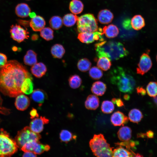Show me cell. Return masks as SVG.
Returning <instances> with one entry per match:
<instances>
[{
	"instance_id": "obj_2",
	"label": "cell",
	"mask_w": 157,
	"mask_h": 157,
	"mask_svg": "<svg viewBox=\"0 0 157 157\" xmlns=\"http://www.w3.org/2000/svg\"><path fill=\"white\" fill-rule=\"evenodd\" d=\"M95 47L98 57L106 56L111 60H118L129 53L124 45L119 42L103 41L96 44Z\"/></svg>"
},
{
	"instance_id": "obj_4",
	"label": "cell",
	"mask_w": 157,
	"mask_h": 157,
	"mask_svg": "<svg viewBox=\"0 0 157 157\" xmlns=\"http://www.w3.org/2000/svg\"><path fill=\"white\" fill-rule=\"evenodd\" d=\"M89 146L93 154L97 157H112L113 148L102 134H94L90 141Z\"/></svg>"
},
{
	"instance_id": "obj_46",
	"label": "cell",
	"mask_w": 157,
	"mask_h": 157,
	"mask_svg": "<svg viewBox=\"0 0 157 157\" xmlns=\"http://www.w3.org/2000/svg\"><path fill=\"white\" fill-rule=\"evenodd\" d=\"M136 91L138 94L141 96H144L146 94V91L142 87H139L136 88Z\"/></svg>"
},
{
	"instance_id": "obj_36",
	"label": "cell",
	"mask_w": 157,
	"mask_h": 157,
	"mask_svg": "<svg viewBox=\"0 0 157 157\" xmlns=\"http://www.w3.org/2000/svg\"><path fill=\"white\" fill-rule=\"evenodd\" d=\"M41 37L47 41L52 40L53 38V31L52 28L49 27H44L40 31Z\"/></svg>"
},
{
	"instance_id": "obj_37",
	"label": "cell",
	"mask_w": 157,
	"mask_h": 157,
	"mask_svg": "<svg viewBox=\"0 0 157 157\" xmlns=\"http://www.w3.org/2000/svg\"><path fill=\"white\" fill-rule=\"evenodd\" d=\"M113 103L108 100H105L102 103L101 109L103 113L105 114H109L113 112L114 109Z\"/></svg>"
},
{
	"instance_id": "obj_31",
	"label": "cell",
	"mask_w": 157,
	"mask_h": 157,
	"mask_svg": "<svg viewBox=\"0 0 157 157\" xmlns=\"http://www.w3.org/2000/svg\"><path fill=\"white\" fill-rule=\"evenodd\" d=\"M32 79L31 78H27L23 82L21 90L23 94H29L33 92V84Z\"/></svg>"
},
{
	"instance_id": "obj_47",
	"label": "cell",
	"mask_w": 157,
	"mask_h": 157,
	"mask_svg": "<svg viewBox=\"0 0 157 157\" xmlns=\"http://www.w3.org/2000/svg\"><path fill=\"white\" fill-rule=\"evenodd\" d=\"M23 157H35L37 156L36 154L32 151H26L24 152V153L23 154Z\"/></svg>"
},
{
	"instance_id": "obj_17",
	"label": "cell",
	"mask_w": 157,
	"mask_h": 157,
	"mask_svg": "<svg viewBox=\"0 0 157 157\" xmlns=\"http://www.w3.org/2000/svg\"><path fill=\"white\" fill-rule=\"evenodd\" d=\"M47 97V96L46 92L43 90L39 89L33 90L31 95V99L38 104L40 106L42 105Z\"/></svg>"
},
{
	"instance_id": "obj_33",
	"label": "cell",
	"mask_w": 157,
	"mask_h": 157,
	"mask_svg": "<svg viewBox=\"0 0 157 157\" xmlns=\"http://www.w3.org/2000/svg\"><path fill=\"white\" fill-rule=\"evenodd\" d=\"M91 66V63L89 59L87 58H83L78 61L77 64V67L81 71L85 72L90 69Z\"/></svg>"
},
{
	"instance_id": "obj_49",
	"label": "cell",
	"mask_w": 157,
	"mask_h": 157,
	"mask_svg": "<svg viewBox=\"0 0 157 157\" xmlns=\"http://www.w3.org/2000/svg\"><path fill=\"white\" fill-rule=\"evenodd\" d=\"M145 134L146 136L148 138H151L154 137V132L151 130H149L147 131Z\"/></svg>"
},
{
	"instance_id": "obj_40",
	"label": "cell",
	"mask_w": 157,
	"mask_h": 157,
	"mask_svg": "<svg viewBox=\"0 0 157 157\" xmlns=\"http://www.w3.org/2000/svg\"><path fill=\"white\" fill-rule=\"evenodd\" d=\"M138 143L136 141L129 140L120 142H118L115 143V144L117 145L124 146L125 147L126 149L128 150L131 152H133L131 149L135 148V146Z\"/></svg>"
},
{
	"instance_id": "obj_38",
	"label": "cell",
	"mask_w": 157,
	"mask_h": 157,
	"mask_svg": "<svg viewBox=\"0 0 157 157\" xmlns=\"http://www.w3.org/2000/svg\"><path fill=\"white\" fill-rule=\"evenodd\" d=\"M146 91L148 95L151 97H154L157 95V82L150 81L147 84Z\"/></svg>"
},
{
	"instance_id": "obj_19",
	"label": "cell",
	"mask_w": 157,
	"mask_h": 157,
	"mask_svg": "<svg viewBox=\"0 0 157 157\" xmlns=\"http://www.w3.org/2000/svg\"><path fill=\"white\" fill-rule=\"evenodd\" d=\"M31 10L28 4L24 3L18 4L16 6L15 12L17 15L21 18H25L29 16Z\"/></svg>"
},
{
	"instance_id": "obj_5",
	"label": "cell",
	"mask_w": 157,
	"mask_h": 157,
	"mask_svg": "<svg viewBox=\"0 0 157 157\" xmlns=\"http://www.w3.org/2000/svg\"><path fill=\"white\" fill-rule=\"evenodd\" d=\"M0 132V157H10L18 150L15 140L6 131L1 129Z\"/></svg>"
},
{
	"instance_id": "obj_13",
	"label": "cell",
	"mask_w": 157,
	"mask_h": 157,
	"mask_svg": "<svg viewBox=\"0 0 157 157\" xmlns=\"http://www.w3.org/2000/svg\"><path fill=\"white\" fill-rule=\"evenodd\" d=\"M30 104V100L29 98L23 94L18 95L15 102V105L17 109L21 111L26 109Z\"/></svg>"
},
{
	"instance_id": "obj_51",
	"label": "cell",
	"mask_w": 157,
	"mask_h": 157,
	"mask_svg": "<svg viewBox=\"0 0 157 157\" xmlns=\"http://www.w3.org/2000/svg\"><path fill=\"white\" fill-rule=\"evenodd\" d=\"M29 16L30 17L32 18L35 17L36 16V15L34 12H30L29 14Z\"/></svg>"
},
{
	"instance_id": "obj_3",
	"label": "cell",
	"mask_w": 157,
	"mask_h": 157,
	"mask_svg": "<svg viewBox=\"0 0 157 157\" xmlns=\"http://www.w3.org/2000/svg\"><path fill=\"white\" fill-rule=\"evenodd\" d=\"M112 71L110 78L111 83L116 85L120 91L132 93L136 84L133 77L120 67H117Z\"/></svg>"
},
{
	"instance_id": "obj_28",
	"label": "cell",
	"mask_w": 157,
	"mask_h": 157,
	"mask_svg": "<svg viewBox=\"0 0 157 157\" xmlns=\"http://www.w3.org/2000/svg\"><path fill=\"white\" fill-rule=\"evenodd\" d=\"M130 121L134 123H138L143 117L142 112L138 109L133 108L130 110L128 114Z\"/></svg>"
},
{
	"instance_id": "obj_18",
	"label": "cell",
	"mask_w": 157,
	"mask_h": 157,
	"mask_svg": "<svg viewBox=\"0 0 157 157\" xmlns=\"http://www.w3.org/2000/svg\"><path fill=\"white\" fill-rule=\"evenodd\" d=\"M99 98L93 94L89 95L85 102V108L90 110H95L99 106Z\"/></svg>"
},
{
	"instance_id": "obj_50",
	"label": "cell",
	"mask_w": 157,
	"mask_h": 157,
	"mask_svg": "<svg viewBox=\"0 0 157 157\" xmlns=\"http://www.w3.org/2000/svg\"><path fill=\"white\" fill-rule=\"evenodd\" d=\"M137 136L138 138L141 137L144 138L146 136V135L145 133H141L138 134Z\"/></svg>"
},
{
	"instance_id": "obj_58",
	"label": "cell",
	"mask_w": 157,
	"mask_h": 157,
	"mask_svg": "<svg viewBox=\"0 0 157 157\" xmlns=\"http://www.w3.org/2000/svg\"><path fill=\"white\" fill-rule=\"evenodd\" d=\"M28 0V1H29V0Z\"/></svg>"
},
{
	"instance_id": "obj_8",
	"label": "cell",
	"mask_w": 157,
	"mask_h": 157,
	"mask_svg": "<svg viewBox=\"0 0 157 157\" xmlns=\"http://www.w3.org/2000/svg\"><path fill=\"white\" fill-rule=\"evenodd\" d=\"M102 31V29H99V31L80 33L78 34L77 38L81 42L87 44L92 43L98 40L101 42L104 41Z\"/></svg>"
},
{
	"instance_id": "obj_26",
	"label": "cell",
	"mask_w": 157,
	"mask_h": 157,
	"mask_svg": "<svg viewBox=\"0 0 157 157\" xmlns=\"http://www.w3.org/2000/svg\"><path fill=\"white\" fill-rule=\"evenodd\" d=\"M24 62L25 64L29 66H33L37 63V54L33 50H28L24 58Z\"/></svg>"
},
{
	"instance_id": "obj_52",
	"label": "cell",
	"mask_w": 157,
	"mask_h": 157,
	"mask_svg": "<svg viewBox=\"0 0 157 157\" xmlns=\"http://www.w3.org/2000/svg\"><path fill=\"white\" fill-rule=\"evenodd\" d=\"M124 99L126 100H129L130 98V96L128 94H125L124 96Z\"/></svg>"
},
{
	"instance_id": "obj_27",
	"label": "cell",
	"mask_w": 157,
	"mask_h": 157,
	"mask_svg": "<svg viewBox=\"0 0 157 157\" xmlns=\"http://www.w3.org/2000/svg\"><path fill=\"white\" fill-rule=\"evenodd\" d=\"M51 52L53 56L55 58H61L65 53L63 46L59 44H56L51 47Z\"/></svg>"
},
{
	"instance_id": "obj_7",
	"label": "cell",
	"mask_w": 157,
	"mask_h": 157,
	"mask_svg": "<svg viewBox=\"0 0 157 157\" xmlns=\"http://www.w3.org/2000/svg\"><path fill=\"white\" fill-rule=\"evenodd\" d=\"M41 135L32 131L29 127L26 126L19 131L15 139L16 142L20 149L26 142L32 140L39 141Z\"/></svg>"
},
{
	"instance_id": "obj_9",
	"label": "cell",
	"mask_w": 157,
	"mask_h": 157,
	"mask_svg": "<svg viewBox=\"0 0 157 157\" xmlns=\"http://www.w3.org/2000/svg\"><path fill=\"white\" fill-rule=\"evenodd\" d=\"M152 65V62L149 55L146 53H143L138 64L137 73L142 75H144L150 70Z\"/></svg>"
},
{
	"instance_id": "obj_24",
	"label": "cell",
	"mask_w": 157,
	"mask_h": 157,
	"mask_svg": "<svg viewBox=\"0 0 157 157\" xmlns=\"http://www.w3.org/2000/svg\"><path fill=\"white\" fill-rule=\"evenodd\" d=\"M136 154L119 146L113 150L112 157H135Z\"/></svg>"
},
{
	"instance_id": "obj_29",
	"label": "cell",
	"mask_w": 157,
	"mask_h": 157,
	"mask_svg": "<svg viewBox=\"0 0 157 157\" xmlns=\"http://www.w3.org/2000/svg\"><path fill=\"white\" fill-rule=\"evenodd\" d=\"M98 58L97 62L98 67L104 71L108 70L111 66V60L106 56H102Z\"/></svg>"
},
{
	"instance_id": "obj_54",
	"label": "cell",
	"mask_w": 157,
	"mask_h": 157,
	"mask_svg": "<svg viewBox=\"0 0 157 157\" xmlns=\"http://www.w3.org/2000/svg\"><path fill=\"white\" fill-rule=\"evenodd\" d=\"M154 102L157 105V95L156 96V97H154Z\"/></svg>"
},
{
	"instance_id": "obj_56",
	"label": "cell",
	"mask_w": 157,
	"mask_h": 157,
	"mask_svg": "<svg viewBox=\"0 0 157 157\" xmlns=\"http://www.w3.org/2000/svg\"><path fill=\"white\" fill-rule=\"evenodd\" d=\"M142 156H143L141 155L138 153L136 154L135 156V157H142Z\"/></svg>"
},
{
	"instance_id": "obj_53",
	"label": "cell",
	"mask_w": 157,
	"mask_h": 157,
	"mask_svg": "<svg viewBox=\"0 0 157 157\" xmlns=\"http://www.w3.org/2000/svg\"><path fill=\"white\" fill-rule=\"evenodd\" d=\"M38 36L36 35H34L32 36V39L33 40H35L38 38Z\"/></svg>"
},
{
	"instance_id": "obj_55",
	"label": "cell",
	"mask_w": 157,
	"mask_h": 157,
	"mask_svg": "<svg viewBox=\"0 0 157 157\" xmlns=\"http://www.w3.org/2000/svg\"><path fill=\"white\" fill-rule=\"evenodd\" d=\"M116 98H113L112 99V102L114 104H115L116 101Z\"/></svg>"
},
{
	"instance_id": "obj_15",
	"label": "cell",
	"mask_w": 157,
	"mask_h": 157,
	"mask_svg": "<svg viewBox=\"0 0 157 157\" xmlns=\"http://www.w3.org/2000/svg\"><path fill=\"white\" fill-rule=\"evenodd\" d=\"M97 17L99 22L102 24H108L112 21L114 15L110 10L104 9L100 10L99 12Z\"/></svg>"
},
{
	"instance_id": "obj_30",
	"label": "cell",
	"mask_w": 157,
	"mask_h": 157,
	"mask_svg": "<svg viewBox=\"0 0 157 157\" xmlns=\"http://www.w3.org/2000/svg\"><path fill=\"white\" fill-rule=\"evenodd\" d=\"M78 17L73 13H68L65 15L63 17V24L67 27H70L74 26L77 22Z\"/></svg>"
},
{
	"instance_id": "obj_57",
	"label": "cell",
	"mask_w": 157,
	"mask_h": 157,
	"mask_svg": "<svg viewBox=\"0 0 157 157\" xmlns=\"http://www.w3.org/2000/svg\"><path fill=\"white\" fill-rule=\"evenodd\" d=\"M156 61H157V54L156 56Z\"/></svg>"
},
{
	"instance_id": "obj_25",
	"label": "cell",
	"mask_w": 157,
	"mask_h": 157,
	"mask_svg": "<svg viewBox=\"0 0 157 157\" xmlns=\"http://www.w3.org/2000/svg\"><path fill=\"white\" fill-rule=\"evenodd\" d=\"M83 8V3L80 0H72L69 3V10L73 14L77 15L81 13Z\"/></svg>"
},
{
	"instance_id": "obj_12",
	"label": "cell",
	"mask_w": 157,
	"mask_h": 157,
	"mask_svg": "<svg viewBox=\"0 0 157 157\" xmlns=\"http://www.w3.org/2000/svg\"><path fill=\"white\" fill-rule=\"evenodd\" d=\"M129 118L121 111L115 112L111 115L110 121L112 124L115 126L124 125L129 121Z\"/></svg>"
},
{
	"instance_id": "obj_34",
	"label": "cell",
	"mask_w": 157,
	"mask_h": 157,
	"mask_svg": "<svg viewBox=\"0 0 157 157\" xmlns=\"http://www.w3.org/2000/svg\"><path fill=\"white\" fill-rule=\"evenodd\" d=\"M70 87L73 89L78 88L82 83V80L78 75L74 74L70 76L68 79Z\"/></svg>"
},
{
	"instance_id": "obj_10",
	"label": "cell",
	"mask_w": 157,
	"mask_h": 157,
	"mask_svg": "<svg viewBox=\"0 0 157 157\" xmlns=\"http://www.w3.org/2000/svg\"><path fill=\"white\" fill-rule=\"evenodd\" d=\"M11 38L14 40L20 43L29 37V33L26 30L19 25H13L10 31Z\"/></svg>"
},
{
	"instance_id": "obj_41",
	"label": "cell",
	"mask_w": 157,
	"mask_h": 157,
	"mask_svg": "<svg viewBox=\"0 0 157 157\" xmlns=\"http://www.w3.org/2000/svg\"><path fill=\"white\" fill-rule=\"evenodd\" d=\"M39 141L32 140L25 143L21 148V149L24 152L33 151L37 143Z\"/></svg>"
},
{
	"instance_id": "obj_21",
	"label": "cell",
	"mask_w": 157,
	"mask_h": 157,
	"mask_svg": "<svg viewBox=\"0 0 157 157\" xmlns=\"http://www.w3.org/2000/svg\"><path fill=\"white\" fill-rule=\"evenodd\" d=\"M102 29L103 34H105L108 38H113L117 36L119 33V30L115 25L110 24L105 26Z\"/></svg>"
},
{
	"instance_id": "obj_45",
	"label": "cell",
	"mask_w": 157,
	"mask_h": 157,
	"mask_svg": "<svg viewBox=\"0 0 157 157\" xmlns=\"http://www.w3.org/2000/svg\"><path fill=\"white\" fill-rule=\"evenodd\" d=\"M30 114L31 116V119H33L35 117H39V115L37 112V110L33 108L31 110L30 113Z\"/></svg>"
},
{
	"instance_id": "obj_32",
	"label": "cell",
	"mask_w": 157,
	"mask_h": 157,
	"mask_svg": "<svg viewBox=\"0 0 157 157\" xmlns=\"http://www.w3.org/2000/svg\"><path fill=\"white\" fill-rule=\"evenodd\" d=\"M49 24L51 28L54 30H58L63 26V19L59 16H54L50 19Z\"/></svg>"
},
{
	"instance_id": "obj_11",
	"label": "cell",
	"mask_w": 157,
	"mask_h": 157,
	"mask_svg": "<svg viewBox=\"0 0 157 157\" xmlns=\"http://www.w3.org/2000/svg\"><path fill=\"white\" fill-rule=\"evenodd\" d=\"M49 122V120L44 117H37L31 122L29 127L33 132L39 133L42 131L44 125L48 124Z\"/></svg>"
},
{
	"instance_id": "obj_48",
	"label": "cell",
	"mask_w": 157,
	"mask_h": 157,
	"mask_svg": "<svg viewBox=\"0 0 157 157\" xmlns=\"http://www.w3.org/2000/svg\"><path fill=\"white\" fill-rule=\"evenodd\" d=\"M115 104L118 107H122L124 105L123 101L122 99L119 98L117 99Z\"/></svg>"
},
{
	"instance_id": "obj_39",
	"label": "cell",
	"mask_w": 157,
	"mask_h": 157,
	"mask_svg": "<svg viewBox=\"0 0 157 157\" xmlns=\"http://www.w3.org/2000/svg\"><path fill=\"white\" fill-rule=\"evenodd\" d=\"M89 74L90 77L95 80L99 79L103 76V72L102 70L95 66L93 67L90 69Z\"/></svg>"
},
{
	"instance_id": "obj_35",
	"label": "cell",
	"mask_w": 157,
	"mask_h": 157,
	"mask_svg": "<svg viewBox=\"0 0 157 157\" xmlns=\"http://www.w3.org/2000/svg\"><path fill=\"white\" fill-rule=\"evenodd\" d=\"M76 138V136L73 135L71 132L67 130H63L60 133V138L62 142L67 143Z\"/></svg>"
},
{
	"instance_id": "obj_20",
	"label": "cell",
	"mask_w": 157,
	"mask_h": 157,
	"mask_svg": "<svg viewBox=\"0 0 157 157\" xmlns=\"http://www.w3.org/2000/svg\"><path fill=\"white\" fill-rule=\"evenodd\" d=\"M119 139L122 142L130 140L132 136V130L129 127L123 126L121 127L117 133Z\"/></svg>"
},
{
	"instance_id": "obj_43",
	"label": "cell",
	"mask_w": 157,
	"mask_h": 157,
	"mask_svg": "<svg viewBox=\"0 0 157 157\" xmlns=\"http://www.w3.org/2000/svg\"><path fill=\"white\" fill-rule=\"evenodd\" d=\"M10 113L9 109L2 106V99L0 95V115H7ZM1 120L0 117V123Z\"/></svg>"
},
{
	"instance_id": "obj_6",
	"label": "cell",
	"mask_w": 157,
	"mask_h": 157,
	"mask_svg": "<svg viewBox=\"0 0 157 157\" xmlns=\"http://www.w3.org/2000/svg\"><path fill=\"white\" fill-rule=\"evenodd\" d=\"M77 26L79 33L93 32L98 30L97 20L93 14L90 13L85 14L78 17Z\"/></svg>"
},
{
	"instance_id": "obj_44",
	"label": "cell",
	"mask_w": 157,
	"mask_h": 157,
	"mask_svg": "<svg viewBox=\"0 0 157 157\" xmlns=\"http://www.w3.org/2000/svg\"><path fill=\"white\" fill-rule=\"evenodd\" d=\"M7 57L3 53H0V68L3 67L7 63Z\"/></svg>"
},
{
	"instance_id": "obj_1",
	"label": "cell",
	"mask_w": 157,
	"mask_h": 157,
	"mask_svg": "<svg viewBox=\"0 0 157 157\" xmlns=\"http://www.w3.org/2000/svg\"><path fill=\"white\" fill-rule=\"evenodd\" d=\"M32 78L26 68L17 61H8L0 68V91L5 95L13 97L24 94L22 84L26 78Z\"/></svg>"
},
{
	"instance_id": "obj_42",
	"label": "cell",
	"mask_w": 157,
	"mask_h": 157,
	"mask_svg": "<svg viewBox=\"0 0 157 157\" xmlns=\"http://www.w3.org/2000/svg\"><path fill=\"white\" fill-rule=\"evenodd\" d=\"M50 147L48 145H44L39 142L36 145L33 152L36 154H40L44 151H47L50 149Z\"/></svg>"
},
{
	"instance_id": "obj_16",
	"label": "cell",
	"mask_w": 157,
	"mask_h": 157,
	"mask_svg": "<svg viewBox=\"0 0 157 157\" xmlns=\"http://www.w3.org/2000/svg\"><path fill=\"white\" fill-rule=\"evenodd\" d=\"M47 70L46 66L41 62L36 63L32 66L31 69L32 74L38 78H40L44 76Z\"/></svg>"
},
{
	"instance_id": "obj_22",
	"label": "cell",
	"mask_w": 157,
	"mask_h": 157,
	"mask_svg": "<svg viewBox=\"0 0 157 157\" xmlns=\"http://www.w3.org/2000/svg\"><path fill=\"white\" fill-rule=\"evenodd\" d=\"M131 24L132 28L137 31L142 29L145 24L144 18L140 15H135L132 18Z\"/></svg>"
},
{
	"instance_id": "obj_14",
	"label": "cell",
	"mask_w": 157,
	"mask_h": 157,
	"mask_svg": "<svg viewBox=\"0 0 157 157\" xmlns=\"http://www.w3.org/2000/svg\"><path fill=\"white\" fill-rule=\"evenodd\" d=\"M45 24L44 18L39 15H36L32 18L29 23L30 27L35 31H40L44 27Z\"/></svg>"
},
{
	"instance_id": "obj_23",
	"label": "cell",
	"mask_w": 157,
	"mask_h": 157,
	"mask_svg": "<svg viewBox=\"0 0 157 157\" xmlns=\"http://www.w3.org/2000/svg\"><path fill=\"white\" fill-rule=\"evenodd\" d=\"M106 89V85L101 81H97L93 83L91 88V91L94 94L102 96L104 94Z\"/></svg>"
}]
</instances>
